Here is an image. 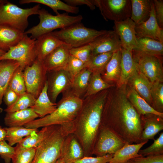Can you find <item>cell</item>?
<instances>
[{
  "mask_svg": "<svg viewBox=\"0 0 163 163\" xmlns=\"http://www.w3.org/2000/svg\"><path fill=\"white\" fill-rule=\"evenodd\" d=\"M113 86L108 89L100 126L129 144L140 143L143 130L140 116L128 99L126 88Z\"/></svg>",
  "mask_w": 163,
  "mask_h": 163,
  "instance_id": "1",
  "label": "cell"
},
{
  "mask_svg": "<svg viewBox=\"0 0 163 163\" xmlns=\"http://www.w3.org/2000/svg\"><path fill=\"white\" fill-rule=\"evenodd\" d=\"M107 91L104 90L82 99V106L73 122V133L82 146L84 157L93 155Z\"/></svg>",
  "mask_w": 163,
  "mask_h": 163,
  "instance_id": "2",
  "label": "cell"
},
{
  "mask_svg": "<svg viewBox=\"0 0 163 163\" xmlns=\"http://www.w3.org/2000/svg\"><path fill=\"white\" fill-rule=\"evenodd\" d=\"M83 99L76 96L71 89L62 93V96L57 103V108L52 113L35 119L24 126L29 129L53 125H62L73 122L81 108Z\"/></svg>",
  "mask_w": 163,
  "mask_h": 163,
  "instance_id": "3",
  "label": "cell"
},
{
  "mask_svg": "<svg viewBox=\"0 0 163 163\" xmlns=\"http://www.w3.org/2000/svg\"><path fill=\"white\" fill-rule=\"evenodd\" d=\"M73 122L55 125L52 131L36 148L31 163H56L59 158L62 147L66 137L73 133Z\"/></svg>",
  "mask_w": 163,
  "mask_h": 163,
  "instance_id": "4",
  "label": "cell"
},
{
  "mask_svg": "<svg viewBox=\"0 0 163 163\" xmlns=\"http://www.w3.org/2000/svg\"><path fill=\"white\" fill-rule=\"evenodd\" d=\"M38 14L40 19L39 24L24 32L27 34H30V37L36 39L56 29H61L81 22L83 19L81 15L72 16L67 13L53 15L43 8L39 10Z\"/></svg>",
  "mask_w": 163,
  "mask_h": 163,
  "instance_id": "5",
  "label": "cell"
},
{
  "mask_svg": "<svg viewBox=\"0 0 163 163\" xmlns=\"http://www.w3.org/2000/svg\"><path fill=\"white\" fill-rule=\"evenodd\" d=\"M40 9L38 4L33 7L23 8L7 1L0 2V25L9 27L23 32L28 25L30 16L38 14Z\"/></svg>",
  "mask_w": 163,
  "mask_h": 163,
  "instance_id": "6",
  "label": "cell"
},
{
  "mask_svg": "<svg viewBox=\"0 0 163 163\" xmlns=\"http://www.w3.org/2000/svg\"><path fill=\"white\" fill-rule=\"evenodd\" d=\"M107 30L87 27L80 22L51 33L72 48H76L92 42Z\"/></svg>",
  "mask_w": 163,
  "mask_h": 163,
  "instance_id": "7",
  "label": "cell"
},
{
  "mask_svg": "<svg viewBox=\"0 0 163 163\" xmlns=\"http://www.w3.org/2000/svg\"><path fill=\"white\" fill-rule=\"evenodd\" d=\"M36 40V39L25 34L17 45L11 47L0 57V61L6 60L17 61L24 70L26 67L31 65L37 59Z\"/></svg>",
  "mask_w": 163,
  "mask_h": 163,
  "instance_id": "8",
  "label": "cell"
},
{
  "mask_svg": "<svg viewBox=\"0 0 163 163\" xmlns=\"http://www.w3.org/2000/svg\"><path fill=\"white\" fill-rule=\"evenodd\" d=\"M133 56L138 70L152 83L163 82V69L160 56L133 50Z\"/></svg>",
  "mask_w": 163,
  "mask_h": 163,
  "instance_id": "9",
  "label": "cell"
},
{
  "mask_svg": "<svg viewBox=\"0 0 163 163\" xmlns=\"http://www.w3.org/2000/svg\"><path fill=\"white\" fill-rule=\"evenodd\" d=\"M94 2L106 21L117 22L130 18L131 0H94Z\"/></svg>",
  "mask_w": 163,
  "mask_h": 163,
  "instance_id": "10",
  "label": "cell"
},
{
  "mask_svg": "<svg viewBox=\"0 0 163 163\" xmlns=\"http://www.w3.org/2000/svg\"><path fill=\"white\" fill-rule=\"evenodd\" d=\"M47 72L43 61L36 59L23 71L26 92L36 99L41 92L47 79Z\"/></svg>",
  "mask_w": 163,
  "mask_h": 163,
  "instance_id": "11",
  "label": "cell"
},
{
  "mask_svg": "<svg viewBox=\"0 0 163 163\" xmlns=\"http://www.w3.org/2000/svg\"><path fill=\"white\" fill-rule=\"evenodd\" d=\"M126 143L110 129L100 126L92 155L101 157L113 154Z\"/></svg>",
  "mask_w": 163,
  "mask_h": 163,
  "instance_id": "12",
  "label": "cell"
},
{
  "mask_svg": "<svg viewBox=\"0 0 163 163\" xmlns=\"http://www.w3.org/2000/svg\"><path fill=\"white\" fill-rule=\"evenodd\" d=\"M46 80L48 82L47 93L50 101L56 103V99L61 93L71 89L72 81L68 72L65 69L49 72Z\"/></svg>",
  "mask_w": 163,
  "mask_h": 163,
  "instance_id": "13",
  "label": "cell"
},
{
  "mask_svg": "<svg viewBox=\"0 0 163 163\" xmlns=\"http://www.w3.org/2000/svg\"><path fill=\"white\" fill-rule=\"evenodd\" d=\"M136 24L130 18L114 22V30L119 37L122 47L132 51L137 46Z\"/></svg>",
  "mask_w": 163,
  "mask_h": 163,
  "instance_id": "14",
  "label": "cell"
},
{
  "mask_svg": "<svg viewBox=\"0 0 163 163\" xmlns=\"http://www.w3.org/2000/svg\"><path fill=\"white\" fill-rule=\"evenodd\" d=\"M72 47L63 43L49 54L43 61L47 72L65 69L70 55Z\"/></svg>",
  "mask_w": 163,
  "mask_h": 163,
  "instance_id": "15",
  "label": "cell"
},
{
  "mask_svg": "<svg viewBox=\"0 0 163 163\" xmlns=\"http://www.w3.org/2000/svg\"><path fill=\"white\" fill-rule=\"evenodd\" d=\"M92 43L93 49L91 55L114 53L120 50L122 47L119 37L114 30H107Z\"/></svg>",
  "mask_w": 163,
  "mask_h": 163,
  "instance_id": "16",
  "label": "cell"
},
{
  "mask_svg": "<svg viewBox=\"0 0 163 163\" xmlns=\"http://www.w3.org/2000/svg\"><path fill=\"white\" fill-rule=\"evenodd\" d=\"M137 38H148L163 42V29L158 26L155 17L152 0L149 17L146 21L136 24Z\"/></svg>",
  "mask_w": 163,
  "mask_h": 163,
  "instance_id": "17",
  "label": "cell"
},
{
  "mask_svg": "<svg viewBox=\"0 0 163 163\" xmlns=\"http://www.w3.org/2000/svg\"><path fill=\"white\" fill-rule=\"evenodd\" d=\"M84 157L83 149L77 138L73 133L69 134L63 141L60 157L64 163H72Z\"/></svg>",
  "mask_w": 163,
  "mask_h": 163,
  "instance_id": "18",
  "label": "cell"
},
{
  "mask_svg": "<svg viewBox=\"0 0 163 163\" xmlns=\"http://www.w3.org/2000/svg\"><path fill=\"white\" fill-rule=\"evenodd\" d=\"M143 127L141 142L154 140V137L163 129V117L152 114L140 116Z\"/></svg>",
  "mask_w": 163,
  "mask_h": 163,
  "instance_id": "19",
  "label": "cell"
},
{
  "mask_svg": "<svg viewBox=\"0 0 163 163\" xmlns=\"http://www.w3.org/2000/svg\"><path fill=\"white\" fill-rule=\"evenodd\" d=\"M121 74L117 86L126 88L128 81L137 70L132 51L122 47L121 49Z\"/></svg>",
  "mask_w": 163,
  "mask_h": 163,
  "instance_id": "20",
  "label": "cell"
},
{
  "mask_svg": "<svg viewBox=\"0 0 163 163\" xmlns=\"http://www.w3.org/2000/svg\"><path fill=\"white\" fill-rule=\"evenodd\" d=\"M63 43L51 33L39 37L36 40V59L43 61L49 54Z\"/></svg>",
  "mask_w": 163,
  "mask_h": 163,
  "instance_id": "21",
  "label": "cell"
},
{
  "mask_svg": "<svg viewBox=\"0 0 163 163\" xmlns=\"http://www.w3.org/2000/svg\"><path fill=\"white\" fill-rule=\"evenodd\" d=\"M127 85L133 88L152 107L151 90L152 84L137 68Z\"/></svg>",
  "mask_w": 163,
  "mask_h": 163,
  "instance_id": "22",
  "label": "cell"
},
{
  "mask_svg": "<svg viewBox=\"0 0 163 163\" xmlns=\"http://www.w3.org/2000/svg\"><path fill=\"white\" fill-rule=\"evenodd\" d=\"M20 66V63L15 60L0 61V113L3 111L1 105L4 93L14 72Z\"/></svg>",
  "mask_w": 163,
  "mask_h": 163,
  "instance_id": "23",
  "label": "cell"
},
{
  "mask_svg": "<svg viewBox=\"0 0 163 163\" xmlns=\"http://www.w3.org/2000/svg\"><path fill=\"white\" fill-rule=\"evenodd\" d=\"M126 97L140 116L152 114L163 117V113L154 110L132 87L127 85L126 88Z\"/></svg>",
  "mask_w": 163,
  "mask_h": 163,
  "instance_id": "24",
  "label": "cell"
},
{
  "mask_svg": "<svg viewBox=\"0 0 163 163\" xmlns=\"http://www.w3.org/2000/svg\"><path fill=\"white\" fill-rule=\"evenodd\" d=\"M48 86L46 80L41 92L36 99L34 105L30 107L40 118L52 113L57 108V103H53L48 96Z\"/></svg>",
  "mask_w": 163,
  "mask_h": 163,
  "instance_id": "25",
  "label": "cell"
},
{
  "mask_svg": "<svg viewBox=\"0 0 163 163\" xmlns=\"http://www.w3.org/2000/svg\"><path fill=\"white\" fill-rule=\"evenodd\" d=\"M39 117L32 108L13 112L6 113L4 118V123L8 127L24 126L26 124Z\"/></svg>",
  "mask_w": 163,
  "mask_h": 163,
  "instance_id": "26",
  "label": "cell"
},
{
  "mask_svg": "<svg viewBox=\"0 0 163 163\" xmlns=\"http://www.w3.org/2000/svg\"><path fill=\"white\" fill-rule=\"evenodd\" d=\"M24 32L9 27L0 25V50L6 52L8 51L21 40Z\"/></svg>",
  "mask_w": 163,
  "mask_h": 163,
  "instance_id": "27",
  "label": "cell"
},
{
  "mask_svg": "<svg viewBox=\"0 0 163 163\" xmlns=\"http://www.w3.org/2000/svg\"><path fill=\"white\" fill-rule=\"evenodd\" d=\"M148 141L137 144L126 143L113 154L111 159L107 163H126L132 158L142 156L138 154L139 152Z\"/></svg>",
  "mask_w": 163,
  "mask_h": 163,
  "instance_id": "28",
  "label": "cell"
},
{
  "mask_svg": "<svg viewBox=\"0 0 163 163\" xmlns=\"http://www.w3.org/2000/svg\"><path fill=\"white\" fill-rule=\"evenodd\" d=\"M131 19L136 24L147 21L151 13L152 0H131Z\"/></svg>",
  "mask_w": 163,
  "mask_h": 163,
  "instance_id": "29",
  "label": "cell"
},
{
  "mask_svg": "<svg viewBox=\"0 0 163 163\" xmlns=\"http://www.w3.org/2000/svg\"><path fill=\"white\" fill-rule=\"evenodd\" d=\"M121 50L113 53L107 64L104 72L102 73V79L110 84L111 82L119 81L121 74Z\"/></svg>",
  "mask_w": 163,
  "mask_h": 163,
  "instance_id": "30",
  "label": "cell"
},
{
  "mask_svg": "<svg viewBox=\"0 0 163 163\" xmlns=\"http://www.w3.org/2000/svg\"><path fill=\"white\" fill-rule=\"evenodd\" d=\"M133 50L161 56L163 54V42L150 38H137V46Z\"/></svg>",
  "mask_w": 163,
  "mask_h": 163,
  "instance_id": "31",
  "label": "cell"
},
{
  "mask_svg": "<svg viewBox=\"0 0 163 163\" xmlns=\"http://www.w3.org/2000/svg\"><path fill=\"white\" fill-rule=\"evenodd\" d=\"M55 125L43 127L37 132L23 138L15 146L21 149L36 148L49 135Z\"/></svg>",
  "mask_w": 163,
  "mask_h": 163,
  "instance_id": "32",
  "label": "cell"
},
{
  "mask_svg": "<svg viewBox=\"0 0 163 163\" xmlns=\"http://www.w3.org/2000/svg\"><path fill=\"white\" fill-rule=\"evenodd\" d=\"M91 74L88 69L84 68L74 78L72 82L71 90L78 97L82 99L85 94Z\"/></svg>",
  "mask_w": 163,
  "mask_h": 163,
  "instance_id": "33",
  "label": "cell"
},
{
  "mask_svg": "<svg viewBox=\"0 0 163 163\" xmlns=\"http://www.w3.org/2000/svg\"><path fill=\"white\" fill-rule=\"evenodd\" d=\"M6 131L5 140L12 146L19 143L24 137H27L37 132L38 129H29L24 126L4 128Z\"/></svg>",
  "mask_w": 163,
  "mask_h": 163,
  "instance_id": "34",
  "label": "cell"
},
{
  "mask_svg": "<svg viewBox=\"0 0 163 163\" xmlns=\"http://www.w3.org/2000/svg\"><path fill=\"white\" fill-rule=\"evenodd\" d=\"M31 3L43 4L48 6L53 10L56 15L59 14L58 11L59 10L75 14L79 12L78 7L71 6L59 0H21L19 1L21 4Z\"/></svg>",
  "mask_w": 163,
  "mask_h": 163,
  "instance_id": "35",
  "label": "cell"
},
{
  "mask_svg": "<svg viewBox=\"0 0 163 163\" xmlns=\"http://www.w3.org/2000/svg\"><path fill=\"white\" fill-rule=\"evenodd\" d=\"M113 53L108 52L91 55L88 62L85 65V68L92 73H98L101 74L104 72Z\"/></svg>",
  "mask_w": 163,
  "mask_h": 163,
  "instance_id": "36",
  "label": "cell"
},
{
  "mask_svg": "<svg viewBox=\"0 0 163 163\" xmlns=\"http://www.w3.org/2000/svg\"><path fill=\"white\" fill-rule=\"evenodd\" d=\"M113 86V85L108 83L102 79L101 73H92L87 91L82 99L108 89Z\"/></svg>",
  "mask_w": 163,
  "mask_h": 163,
  "instance_id": "37",
  "label": "cell"
},
{
  "mask_svg": "<svg viewBox=\"0 0 163 163\" xmlns=\"http://www.w3.org/2000/svg\"><path fill=\"white\" fill-rule=\"evenodd\" d=\"M36 98L31 94L26 92L19 95L18 98L13 104L4 110L6 113L25 109L30 108L34 105Z\"/></svg>",
  "mask_w": 163,
  "mask_h": 163,
  "instance_id": "38",
  "label": "cell"
},
{
  "mask_svg": "<svg viewBox=\"0 0 163 163\" xmlns=\"http://www.w3.org/2000/svg\"><path fill=\"white\" fill-rule=\"evenodd\" d=\"M152 107L156 111L163 113V82L152 84L151 90Z\"/></svg>",
  "mask_w": 163,
  "mask_h": 163,
  "instance_id": "39",
  "label": "cell"
},
{
  "mask_svg": "<svg viewBox=\"0 0 163 163\" xmlns=\"http://www.w3.org/2000/svg\"><path fill=\"white\" fill-rule=\"evenodd\" d=\"M23 71L19 66L14 72L8 85L19 95L26 92Z\"/></svg>",
  "mask_w": 163,
  "mask_h": 163,
  "instance_id": "40",
  "label": "cell"
},
{
  "mask_svg": "<svg viewBox=\"0 0 163 163\" xmlns=\"http://www.w3.org/2000/svg\"><path fill=\"white\" fill-rule=\"evenodd\" d=\"M14 152L11 158L12 163H31L34 156L36 148L21 149L14 147Z\"/></svg>",
  "mask_w": 163,
  "mask_h": 163,
  "instance_id": "41",
  "label": "cell"
},
{
  "mask_svg": "<svg viewBox=\"0 0 163 163\" xmlns=\"http://www.w3.org/2000/svg\"><path fill=\"white\" fill-rule=\"evenodd\" d=\"M138 154L143 157L163 154V133H161L157 139L154 140L151 145L143 149H140Z\"/></svg>",
  "mask_w": 163,
  "mask_h": 163,
  "instance_id": "42",
  "label": "cell"
},
{
  "mask_svg": "<svg viewBox=\"0 0 163 163\" xmlns=\"http://www.w3.org/2000/svg\"><path fill=\"white\" fill-rule=\"evenodd\" d=\"M93 49L92 42L76 48H72L70 50L71 55L80 60L86 64L89 61Z\"/></svg>",
  "mask_w": 163,
  "mask_h": 163,
  "instance_id": "43",
  "label": "cell"
},
{
  "mask_svg": "<svg viewBox=\"0 0 163 163\" xmlns=\"http://www.w3.org/2000/svg\"><path fill=\"white\" fill-rule=\"evenodd\" d=\"M84 68L83 62L70 55L65 69L69 74L72 82L75 76Z\"/></svg>",
  "mask_w": 163,
  "mask_h": 163,
  "instance_id": "44",
  "label": "cell"
},
{
  "mask_svg": "<svg viewBox=\"0 0 163 163\" xmlns=\"http://www.w3.org/2000/svg\"><path fill=\"white\" fill-rule=\"evenodd\" d=\"M14 152V148L5 140L0 141V156L5 163H10Z\"/></svg>",
  "mask_w": 163,
  "mask_h": 163,
  "instance_id": "45",
  "label": "cell"
},
{
  "mask_svg": "<svg viewBox=\"0 0 163 163\" xmlns=\"http://www.w3.org/2000/svg\"><path fill=\"white\" fill-rule=\"evenodd\" d=\"M127 163H163V154L137 157L130 159Z\"/></svg>",
  "mask_w": 163,
  "mask_h": 163,
  "instance_id": "46",
  "label": "cell"
},
{
  "mask_svg": "<svg viewBox=\"0 0 163 163\" xmlns=\"http://www.w3.org/2000/svg\"><path fill=\"white\" fill-rule=\"evenodd\" d=\"M113 154H108L101 157H84L72 163H107L113 157Z\"/></svg>",
  "mask_w": 163,
  "mask_h": 163,
  "instance_id": "47",
  "label": "cell"
},
{
  "mask_svg": "<svg viewBox=\"0 0 163 163\" xmlns=\"http://www.w3.org/2000/svg\"><path fill=\"white\" fill-rule=\"evenodd\" d=\"M152 1L157 23L160 27L163 28V1L162 0H153Z\"/></svg>",
  "mask_w": 163,
  "mask_h": 163,
  "instance_id": "48",
  "label": "cell"
},
{
  "mask_svg": "<svg viewBox=\"0 0 163 163\" xmlns=\"http://www.w3.org/2000/svg\"><path fill=\"white\" fill-rule=\"evenodd\" d=\"M19 96L8 86L4 93L3 99L7 107H9L15 103Z\"/></svg>",
  "mask_w": 163,
  "mask_h": 163,
  "instance_id": "49",
  "label": "cell"
},
{
  "mask_svg": "<svg viewBox=\"0 0 163 163\" xmlns=\"http://www.w3.org/2000/svg\"><path fill=\"white\" fill-rule=\"evenodd\" d=\"M64 1L67 4L72 6L86 5L92 10L95 8L93 0H65Z\"/></svg>",
  "mask_w": 163,
  "mask_h": 163,
  "instance_id": "50",
  "label": "cell"
},
{
  "mask_svg": "<svg viewBox=\"0 0 163 163\" xmlns=\"http://www.w3.org/2000/svg\"><path fill=\"white\" fill-rule=\"evenodd\" d=\"M6 133V131L0 125V141L5 140Z\"/></svg>",
  "mask_w": 163,
  "mask_h": 163,
  "instance_id": "51",
  "label": "cell"
},
{
  "mask_svg": "<svg viewBox=\"0 0 163 163\" xmlns=\"http://www.w3.org/2000/svg\"><path fill=\"white\" fill-rule=\"evenodd\" d=\"M56 163H64L62 159L59 157Z\"/></svg>",
  "mask_w": 163,
  "mask_h": 163,
  "instance_id": "52",
  "label": "cell"
},
{
  "mask_svg": "<svg viewBox=\"0 0 163 163\" xmlns=\"http://www.w3.org/2000/svg\"><path fill=\"white\" fill-rule=\"evenodd\" d=\"M6 52L0 50V57L4 54Z\"/></svg>",
  "mask_w": 163,
  "mask_h": 163,
  "instance_id": "53",
  "label": "cell"
},
{
  "mask_svg": "<svg viewBox=\"0 0 163 163\" xmlns=\"http://www.w3.org/2000/svg\"><path fill=\"white\" fill-rule=\"evenodd\" d=\"M1 1V0H0V2Z\"/></svg>",
  "mask_w": 163,
  "mask_h": 163,
  "instance_id": "54",
  "label": "cell"
},
{
  "mask_svg": "<svg viewBox=\"0 0 163 163\" xmlns=\"http://www.w3.org/2000/svg\"></svg>",
  "mask_w": 163,
  "mask_h": 163,
  "instance_id": "55",
  "label": "cell"
}]
</instances>
